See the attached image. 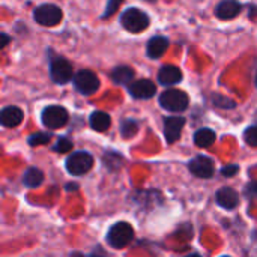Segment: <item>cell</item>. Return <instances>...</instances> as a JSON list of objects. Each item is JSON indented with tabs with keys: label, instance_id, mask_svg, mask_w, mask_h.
I'll return each mask as SVG.
<instances>
[{
	"label": "cell",
	"instance_id": "2",
	"mask_svg": "<svg viewBox=\"0 0 257 257\" xmlns=\"http://www.w3.org/2000/svg\"><path fill=\"white\" fill-rule=\"evenodd\" d=\"M134 238V230L133 227L125 223V221H119L114 226L110 227L108 233H107V242L113 247V248H125Z\"/></svg>",
	"mask_w": 257,
	"mask_h": 257
},
{
	"label": "cell",
	"instance_id": "10",
	"mask_svg": "<svg viewBox=\"0 0 257 257\" xmlns=\"http://www.w3.org/2000/svg\"><path fill=\"white\" fill-rule=\"evenodd\" d=\"M185 125V117L182 116H170L164 119V136L169 143H175L182 133Z\"/></svg>",
	"mask_w": 257,
	"mask_h": 257
},
{
	"label": "cell",
	"instance_id": "15",
	"mask_svg": "<svg viewBox=\"0 0 257 257\" xmlns=\"http://www.w3.org/2000/svg\"><path fill=\"white\" fill-rule=\"evenodd\" d=\"M158 81L163 86H173L182 81V72L178 66L164 65L158 72Z\"/></svg>",
	"mask_w": 257,
	"mask_h": 257
},
{
	"label": "cell",
	"instance_id": "22",
	"mask_svg": "<svg viewBox=\"0 0 257 257\" xmlns=\"http://www.w3.org/2000/svg\"><path fill=\"white\" fill-rule=\"evenodd\" d=\"M104 164L110 170H117L123 164V157L117 152H105L104 155Z\"/></svg>",
	"mask_w": 257,
	"mask_h": 257
},
{
	"label": "cell",
	"instance_id": "30",
	"mask_svg": "<svg viewBox=\"0 0 257 257\" xmlns=\"http://www.w3.org/2000/svg\"><path fill=\"white\" fill-rule=\"evenodd\" d=\"M9 41H11V38H9L8 35H5V33H0V50H2L5 45H8V44H9Z\"/></svg>",
	"mask_w": 257,
	"mask_h": 257
},
{
	"label": "cell",
	"instance_id": "11",
	"mask_svg": "<svg viewBox=\"0 0 257 257\" xmlns=\"http://www.w3.org/2000/svg\"><path fill=\"white\" fill-rule=\"evenodd\" d=\"M130 95L136 99H149L155 95L157 87L151 80H137L128 87Z\"/></svg>",
	"mask_w": 257,
	"mask_h": 257
},
{
	"label": "cell",
	"instance_id": "33",
	"mask_svg": "<svg viewBox=\"0 0 257 257\" xmlns=\"http://www.w3.org/2000/svg\"><path fill=\"white\" fill-rule=\"evenodd\" d=\"M148 2H154V0H148Z\"/></svg>",
	"mask_w": 257,
	"mask_h": 257
},
{
	"label": "cell",
	"instance_id": "14",
	"mask_svg": "<svg viewBox=\"0 0 257 257\" xmlns=\"http://www.w3.org/2000/svg\"><path fill=\"white\" fill-rule=\"evenodd\" d=\"M24 119V114L21 111V108L9 105L0 110V125L6 126V128H15L18 126Z\"/></svg>",
	"mask_w": 257,
	"mask_h": 257
},
{
	"label": "cell",
	"instance_id": "17",
	"mask_svg": "<svg viewBox=\"0 0 257 257\" xmlns=\"http://www.w3.org/2000/svg\"><path fill=\"white\" fill-rule=\"evenodd\" d=\"M89 123H90V128L95 130V131H107L111 125V117L105 113V111H93L90 114V119H89Z\"/></svg>",
	"mask_w": 257,
	"mask_h": 257
},
{
	"label": "cell",
	"instance_id": "13",
	"mask_svg": "<svg viewBox=\"0 0 257 257\" xmlns=\"http://www.w3.org/2000/svg\"><path fill=\"white\" fill-rule=\"evenodd\" d=\"M242 5L238 0H221L215 8V15L220 20H232L239 15Z\"/></svg>",
	"mask_w": 257,
	"mask_h": 257
},
{
	"label": "cell",
	"instance_id": "25",
	"mask_svg": "<svg viewBox=\"0 0 257 257\" xmlns=\"http://www.w3.org/2000/svg\"><path fill=\"white\" fill-rule=\"evenodd\" d=\"M244 139L248 143V146L256 148L257 146V126L256 125H250L245 133H244Z\"/></svg>",
	"mask_w": 257,
	"mask_h": 257
},
{
	"label": "cell",
	"instance_id": "9",
	"mask_svg": "<svg viewBox=\"0 0 257 257\" xmlns=\"http://www.w3.org/2000/svg\"><path fill=\"white\" fill-rule=\"evenodd\" d=\"M188 169L190 172L197 176V178H202V179H209L214 176V172H215V166H214V161L206 157V155H197L194 157L190 164H188Z\"/></svg>",
	"mask_w": 257,
	"mask_h": 257
},
{
	"label": "cell",
	"instance_id": "3",
	"mask_svg": "<svg viewBox=\"0 0 257 257\" xmlns=\"http://www.w3.org/2000/svg\"><path fill=\"white\" fill-rule=\"evenodd\" d=\"M188 101H190L188 95L178 89H169V90L163 92L160 96L161 107L169 111H173V113L184 111L188 107Z\"/></svg>",
	"mask_w": 257,
	"mask_h": 257
},
{
	"label": "cell",
	"instance_id": "1",
	"mask_svg": "<svg viewBox=\"0 0 257 257\" xmlns=\"http://www.w3.org/2000/svg\"><path fill=\"white\" fill-rule=\"evenodd\" d=\"M151 20L146 12L137 9V8H130L122 12L120 15V24L123 29H126L131 33H140L149 26Z\"/></svg>",
	"mask_w": 257,
	"mask_h": 257
},
{
	"label": "cell",
	"instance_id": "16",
	"mask_svg": "<svg viewBox=\"0 0 257 257\" xmlns=\"http://www.w3.org/2000/svg\"><path fill=\"white\" fill-rule=\"evenodd\" d=\"M169 48V39L166 36H154L148 42V56L151 59H160Z\"/></svg>",
	"mask_w": 257,
	"mask_h": 257
},
{
	"label": "cell",
	"instance_id": "8",
	"mask_svg": "<svg viewBox=\"0 0 257 257\" xmlns=\"http://www.w3.org/2000/svg\"><path fill=\"white\" fill-rule=\"evenodd\" d=\"M50 77L56 84H65L72 78V65L63 57H54L50 62Z\"/></svg>",
	"mask_w": 257,
	"mask_h": 257
},
{
	"label": "cell",
	"instance_id": "32",
	"mask_svg": "<svg viewBox=\"0 0 257 257\" xmlns=\"http://www.w3.org/2000/svg\"><path fill=\"white\" fill-rule=\"evenodd\" d=\"M65 190H68V191H72V190H78V185H77V184H68V185L65 187Z\"/></svg>",
	"mask_w": 257,
	"mask_h": 257
},
{
	"label": "cell",
	"instance_id": "21",
	"mask_svg": "<svg viewBox=\"0 0 257 257\" xmlns=\"http://www.w3.org/2000/svg\"><path fill=\"white\" fill-rule=\"evenodd\" d=\"M139 131V122L133 119H125L120 122V134L123 139H131Z\"/></svg>",
	"mask_w": 257,
	"mask_h": 257
},
{
	"label": "cell",
	"instance_id": "29",
	"mask_svg": "<svg viewBox=\"0 0 257 257\" xmlns=\"http://www.w3.org/2000/svg\"><path fill=\"white\" fill-rule=\"evenodd\" d=\"M256 193H257L256 182H254V181H251V182L245 187L244 194H245V197H248V199H254V197H256Z\"/></svg>",
	"mask_w": 257,
	"mask_h": 257
},
{
	"label": "cell",
	"instance_id": "19",
	"mask_svg": "<svg viewBox=\"0 0 257 257\" xmlns=\"http://www.w3.org/2000/svg\"><path fill=\"white\" fill-rule=\"evenodd\" d=\"M215 133L209 128H200L194 133V143L199 148H208L215 142Z\"/></svg>",
	"mask_w": 257,
	"mask_h": 257
},
{
	"label": "cell",
	"instance_id": "26",
	"mask_svg": "<svg viewBox=\"0 0 257 257\" xmlns=\"http://www.w3.org/2000/svg\"><path fill=\"white\" fill-rule=\"evenodd\" d=\"M212 102L217 105V107H221V108H235V102L226 96H221V95H212Z\"/></svg>",
	"mask_w": 257,
	"mask_h": 257
},
{
	"label": "cell",
	"instance_id": "7",
	"mask_svg": "<svg viewBox=\"0 0 257 257\" xmlns=\"http://www.w3.org/2000/svg\"><path fill=\"white\" fill-rule=\"evenodd\" d=\"M92 166H93V157L84 151L75 152L66 160V170L74 176H81L87 173L92 169Z\"/></svg>",
	"mask_w": 257,
	"mask_h": 257
},
{
	"label": "cell",
	"instance_id": "27",
	"mask_svg": "<svg viewBox=\"0 0 257 257\" xmlns=\"http://www.w3.org/2000/svg\"><path fill=\"white\" fill-rule=\"evenodd\" d=\"M122 2H123V0H108V3H107V6H105V11H104V14H102V18L111 17V15L117 11L119 5H120Z\"/></svg>",
	"mask_w": 257,
	"mask_h": 257
},
{
	"label": "cell",
	"instance_id": "28",
	"mask_svg": "<svg viewBox=\"0 0 257 257\" xmlns=\"http://www.w3.org/2000/svg\"><path fill=\"white\" fill-rule=\"evenodd\" d=\"M238 172H239V166H236V164H229V166H224V167L221 169V175H223L224 178H232V176H235Z\"/></svg>",
	"mask_w": 257,
	"mask_h": 257
},
{
	"label": "cell",
	"instance_id": "6",
	"mask_svg": "<svg viewBox=\"0 0 257 257\" xmlns=\"http://www.w3.org/2000/svg\"><path fill=\"white\" fill-rule=\"evenodd\" d=\"M72 78H74V87L81 95H92L99 89V78L96 77L95 72L89 69L78 71Z\"/></svg>",
	"mask_w": 257,
	"mask_h": 257
},
{
	"label": "cell",
	"instance_id": "4",
	"mask_svg": "<svg viewBox=\"0 0 257 257\" xmlns=\"http://www.w3.org/2000/svg\"><path fill=\"white\" fill-rule=\"evenodd\" d=\"M33 17H35V21L38 24L45 26V27H53L62 21L63 14H62V9L59 6L51 5V3H44L35 9Z\"/></svg>",
	"mask_w": 257,
	"mask_h": 257
},
{
	"label": "cell",
	"instance_id": "23",
	"mask_svg": "<svg viewBox=\"0 0 257 257\" xmlns=\"http://www.w3.org/2000/svg\"><path fill=\"white\" fill-rule=\"evenodd\" d=\"M53 137L54 136L51 133H36V134H32L27 142H29L30 146L35 148V146H39V145H47Z\"/></svg>",
	"mask_w": 257,
	"mask_h": 257
},
{
	"label": "cell",
	"instance_id": "20",
	"mask_svg": "<svg viewBox=\"0 0 257 257\" xmlns=\"http://www.w3.org/2000/svg\"><path fill=\"white\" fill-rule=\"evenodd\" d=\"M44 181V173L36 169V167H30L26 170L24 176H23V184L29 188H36L42 184Z\"/></svg>",
	"mask_w": 257,
	"mask_h": 257
},
{
	"label": "cell",
	"instance_id": "12",
	"mask_svg": "<svg viewBox=\"0 0 257 257\" xmlns=\"http://www.w3.org/2000/svg\"><path fill=\"white\" fill-rule=\"evenodd\" d=\"M215 200H217L218 206H221L223 209H227V211H232L239 205V196L230 187L220 188L215 194Z\"/></svg>",
	"mask_w": 257,
	"mask_h": 257
},
{
	"label": "cell",
	"instance_id": "5",
	"mask_svg": "<svg viewBox=\"0 0 257 257\" xmlns=\"http://www.w3.org/2000/svg\"><path fill=\"white\" fill-rule=\"evenodd\" d=\"M68 119H69V114H68L66 108H63L60 105H48L41 113L42 123L51 130H57V128L65 126L68 123Z\"/></svg>",
	"mask_w": 257,
	"mask_h": 257
},
{
	"label": "cell",
	"instance_id": "18",
	"mask_svg": "<svg viewBox=\"0 0 257 257\" xmlns=\"http://www.w3.org/2000/svg\"><path fill=\"white\" fill-rule=\"evenodd\" d=\"M110 77L116 84H128L134 78V69L126 65H120L111 71Z\"/></svg>",
	"mask_w": 257,
	"mask_h": 257
},
{
	"label": "cell",
	"instance_id": "31",
	"mask_svg": "<svg viewBox=\"0 0 257 257\" xmlns=\"http://www.w3.org/2000/svg\"><path fill=\"white\" fill-rule=\"evenodd\" d=\"M254 14H256V6L254 5H250V18L251 20H254V17H256Z\"/></svg>",
	"mask_w": 257,
	"mask_h": 257
},
{
	"label": "cell",
	"instance_id": "24",
	"mask_svg": "<svg viewBox=\"0 0 257 257\" xmlns=\"http://www.w3.org/2000/svg\"><path fill=\"white\" fill-rule=\"evenodd\" d=\"M71 149H72V142L68 137H59L56 145L53 146V151L59 152V154H65V152H68Z\"/></svg>",
	"mask_w": 257,
	"mask_h": 257
}]
</instances>
